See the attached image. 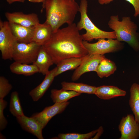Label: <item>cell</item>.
<instances>
[{
  "mask_svg": "<svg viewBox=\"0 0 139 139\" xmlns=\"http://www.w3.org/2000/svg\"><path fill=\"white\" fill-rule=\"evenodd\" d=\"M74 23L59 29L53 32L43 46L57 65L62 60L72 57H82L89 54L84 46L83 40Z\"/></svg>",
  "mask_w": 139,
  "mask_h": 139,
  "instance_id": "1",
  "label": "cell"
},
{
  "mask_svg": "<svg viewBox=\"0 0 139 139\" xmlns=\"http://www.w3.org/2000/svg\"><path fill=\"white\" fill-rule=\"evenodd\" d=\"M42 6L46 12L45 22L50 25L53 33L65 23H73L79 9L75 0H46Z\"/></svg>",
  "mask_w": 139,
  "mask_h": 139,
  "instance_id": "2",
  "label": "cell"
},
{
  "mask_svg": "<svg viewBox=\"0 0 139 139\" xmlns=\"http://www.w3.org/2000/svg\"><path fill=\"white\" fill-rule=\"evenodd\" d=\"M108 24L109 27L115 32L116 39L120 42H126L136 51L139 50L138 27L130 16H124L120 21L118 15H112Z\"/></svg>",
  "mask_w": 139,
  "mask_h": 139,
  "instance_id": "3",
  "label": "cell"
},
{
  "mask_svg": "<svg viewBox=\"0 0 139 139\" xmlns=\"http://www.w3.org/2000/svg\"><path fill=\"white\" fill-rule=\"evenodd\" d=\"M88 3L87 0H81L79 12L81 14L80 21L77 27L79 31L84 29L85 33L82 35L83 41H90L94 39L100 38L116 39L114 31H107L97 27L93 23L87 14Z\"/></svg>",
  "mask_w": 139,
  "mask_h": 139,
  "instance_id": "4",
  "label": "cell"
},
{
  "mask_svg": "<svg viewBox=\"0 0 139 139\" xmlns=\"http://www.w3.org/2000/svg\"><path fill=\"white\" fill-rule=\"evenodd\" d=\"M8 21H0V50L4 60L12 59L13 53L18 43Z\"/></svg>",
  "mask_w": 139,
  "mask_h": 139,
  "instance_id": "5",
  "label": "cell"
},
{
  "mask_svg": "<svg viewBox=\"0 0 139 139\" xmlns=\"http://www.w3.org/2000/svg\"><path fill=\"white\" fill-rule=\"evenodd\" d=\"M41 46L33 41L29 43L18 42L12 59L14 61L22 63L33 64L37 59Z\"/></svg>",
  "mask_w": 139,
  "mask_h": 139,
  "instance_id": "6",
  "label": "cell"
},
{
  "mask_svg": "<svg viewBox=\"0 0 139 139\" xmlns=\"http://www.w3.org/2000/svg\"><path fill=\"white\" fill-rule=\"evenodd\" d=\"M99 39L97 42L93 43L83 41V43L88 54H91L103 55L118 51L123 48V44L117 39Z\"/></svg>",
  "mask_w": 139,
  "mask_h": 139,
  "instance_id": "7",
  "label": "cell"
},
{
  "mask_svg": "<svg viewBox=\"0 0 139 139\" xmlns=\"http://www.w3.org/2000/svg\"><path fill=\"white\" fill-rule=\"evenodd\" d=\"M121 134L119 139H138L139 138V123L133 114L123 117L118 125Z\"/></svg>",
  "mask_w": 139,
  "mask_h": 139,
  "instance_id": "8",
  "label": "cell"
},
{
  "mask_svg": "<svg viewBox=\"0 0 139 139\" xmlns=\"http://www.w3.org/2000/svg\"><path fill=\"white\" fill-rule=\"evenodd\" d=\"M105 57L104 55L88 54L85 56L81 64L75 69L71 77L72 80H77L85 73L91 71L96 72L101 61Z\"/></svg>",
  "mask_w": 139,
  "mask_h": 139,
  "instance_id": "9",
  "label": "cell"
},
{
  "mask_svg": "<svg viewBox=\"0 0 139 139\" xmlns=\"http://www.w3.org/2000/svg\"><path fill=\"white\" fill-rule=\"evenodd\" d=\"M69 104L68 101L55 103L52 106L46 107L40 112L33 114L31 117L38 122L43 129L53 117L62 113Z\"/></svg>",
  "mask_w": 139,
  "mask_h": 139,
  "instance_id": "10",
  "label": "cell"
},
{
  "mask_svg": "<svg viewBox=\"0 0 139 139\" xmlns=\"http://www.w3.org/2000/svg\"><path fill=\"white\" fill-rule=\"evenodd\" d=\"M5 16L9 23L24 26L34 27L39 23L37 15L34 13L26 14L22 12H7Z\"/></svg>",
  "mask_w": 139,
  "mask_h": 139,
  "instance_id": "11",
  "label": "cell"
},
{
  "mask_svg": "<svg viewBox=\"0 0 139 139\" xmlns=\"http://www.w3.org/2000/svg\"><path fill=\"white\" fill-rule=\"evenodd\" d=\"M57 67L49 71L45 75L42 82L29 92V95L34 101H38L43 97L49 88L56 77Z\"/></svg>",
  "mask_w": 139,
  "mask_h": 139,
  "instance_id": "12",
  "label": "cell"
},
{
  "mask_svg": "<svg viewBox=\"0 0 139 139\" xmlns=\"http://www.w3.org/2000/svg\"><path fill=\"white\" fill-rule=\"evenodd\" d=\"M16 118L18 122L24 130L33 135L39 139H44L42 134L43 128L34 118L24 115Z\"/></svg>",
  "mask_w": 139,
  "mask_h": 139,
  "instance_id": "13",
  "label": "cell"
},
{
  "mask_svg": "<svg viewBox=\"0 0 139 139\" xmlns=\"http://www.w3.org/2000/svg\"><path fill=\"white\" fill-rule=\"evenodd\" d=\"M9 24L11 31L18 42L29 43L32 42L35 26L26 27L10 23Z\"/></svg>",
  "mask_w": 139,
  "mask_h": 139,
  "instance_id": "14",
  "label": "cell"
},
{
  "mask_svg": "<svg viewBox=\"0 0 139 139\" xmlns=\"http://www.w3.org/2000/svg\"><path fill=\"white\" fill-rule=\"evenodd\" d=\"M53 33L50 25L45 22L39 23L34 26L32 41L40 46H43L50 39Z\"/></svg>",
  "mask_w": 139,
  "mask_h": 139,
  "instance_id": "15",
  "label": "cell"
},
{
  "mask_svg": "<svg viewBox=\"0 0 139 139\" xmlns=\"http://www.w3.org/2000/svg\"><path fill=\"white\" fill-rule=\"evenodd\" d=\"M126 94L125 91L117 87L105 85L96 87L94 93L100 99L105 100L119 96H124Z\"/></svg>",
  "mask_w": 139,
  "mask_h": 139,
  "instance_id": "16",
  "label": "cell"
},
{
  "mask_svg": "<svg viewBox=\"0 0 139 139\" xmlns=\"http://www.w3.org/2000/svg\"><path fill=\"white\" fill-rule=\"evenodd\" d=\"M32 64L37 67L38 73L45 75L49 71L50 67L54 64L50 55L41 46L37 59Z\"/></svg>",
  "mask_w": 139,
  "mask_h": 139,
  "instance_id": "17",
  "label": "cell"
},
{
  "mask_svg": "<svg viewBox=\"0 0 139 139\" xmlns=\"http://www.w3.org/2000/svg\"><path fill=\"white\" fill-rule=\"evenodd\" d=\"M84 57H70L61 60L57 65L56 77L67 71L76 69L81 64Z\"/></svg>",
  "mask_w": 139,
  "mask_h": 139,
  "instance_id": "18",
  "label": "cell"
},
{
  "mask_svg": "<svg viewBox=\"0 0 139 139\" xmlns=\"http://www.w3.org/2000/svg\"><path fill=\"white\" fill-rule=\"evenodd\" d=\"M9 68L12 73L25 76H30L39 72L37 67L33 64L29 65L15 61L10 65Z\"/></svg>",
  "mask_w": 139,
  "mask_h": 139,
  "instance_id": "19",
  "label": "cell"
},
{
  "mask_svg": "<svg viewBox=\"0 0 139 139\" xmlns=\"http://www.w3.org/2000/svg\"><path fill=\"white\" fill-rule=\"evenodd\" d=\"M129 104L136 120L139 123V84H132L130 89Z\"/></svg>",
  "mask_w": 139,
  "mask_h": 139,
  "instance_id": "20",
  "label": "cell"
},
{
  "mask_svg": "<svg viewBox=\"0 0 139 139\" xmlns=\"http://www.w3.org/2000/svg\"><path fill=\"white\" fill-rule=\"evenodd\" d=\"M62 89L66 90L74 91L77 92L94 94L96 88L82 83L63 82L61 83Z\"/></svg>",
  "mask_w": 139,
  "mask_h": 139,
  "instance_id": "21",
  "label": "cell"
},
{
  "mask_svg": "<svg viewBox=\"0 0 139 139\" xmlns=\"http://www.w3.org/2000/svg\"><path fill=\"white\" fill-rule=\"evenodd\" d=\"M81 93L74 91L52 89L51 91L50 98L54 103H61L68 101L71 98L80 95Z\"/></svg>",
  "mask_w": 139,
  "mask_h": 139,
  "instance_id": "22",
  "label": "cell"
},
{
  "mask_svg": "<svg viewBox=\"0 0 139 139\" xmlns=\"http://www.w3.org/2000/svg\"><path fill=\"white\" fill-rule=\"evenodd\" d=\"M116 69V66L113 62L105 57L101 61L96 72L100 78H102L113 74Z\"/></svg>",
  "mask_w": 139,
  "mask_h": 139,
  "instance_id": "23",
  "label": "cell"
},
{
  "mask_svg": "<svg viewBox=\"0 0 139 139\" xmlns=\"http://www.w3.org/2000/svg\"><path fill=\"white\" fill-rule=\"evenodd\" d=\"M9 111L16 118L24 115L21 105L19 93L16 91L11 93L10 100Z\"/></svg>",
  "mask_w": 139,
  "mask_h": 139,
  "instance_id": "24",
  "label": "cell"
},
{
  "mask_svg": "<svg viewBox=\"0 0 139 139\" xmlns=\"http://www.w3.org/2000/svg\"><path fill=\"white\" fill-rule=\"evenodd\" d=\"M97 129L93 130L88 133L81 134L76 133H60L57 136L52 138L54 139H91L95 135Z\"/></svg>",
  "mask_w": 139,
  "mask_h": 139,
  "instance_id": "25",
  "label": "cell"
},
{
  "mask_svg": "<svg viewBox=\"0 0 139 139\" xmlns=\"http://www.w3.org/2000/svg\"><path fill=\"white\" fill-rule=\"evenodd\" d=\"M12 85L8 80L3 76L0 77V99H3L12 90Z\"/></svg>",
  "mask_w": 139,
  "mask_h": 139,
  "instance_id": "26",
  "label": "cell"
},
{
  "mask_svg": "<svg viewBox=\"0 0 139 139\" xmlns=\"http://www.w3.org/2000/svg\"><path fill=\"white\" fill-rule=\"evenodd\" d=\"M7 102L3 99H0V130L2 131L6 127L8 124L7 120L4 116V110L6 107Z\"/></svg>",
  "mask_w": 139,
  "mask_h": 139,
  "instance_id": "27",
  "label": "cell"
},
{
  "mask_svg": "<svg viewBox=\"0 0 139 139\" xmlns=\"http://www.w3.org/2000/svg\"><path fill=\"white\" fill-rule=\"evenodd\" d=\"M131 4L134 7L135 12L134 16L139 18V0H125Z\"/></svg>",
  "mask_w": 139,
  "mask_h": 139,
  "instance_id": "28",
  "label": "cell"
},
{
  "mask_svg": "<svg viewBox=\"0 0 139 139\" xmlns=\"http://www.w3.org/2000/svg\"><path fill=\"white\" fill-rule=\"evenodd\" d=\"M103 132V129L102 126H100L97 129V131L95 136L91 139H99Z\"/></svg>",
  "mask_w": 139,
  "mask_h": 139,
  "instance_id": "29",
  "label": "cell"
},
{
  "mask_svg": "<svg viewBox=\"0 0 139 139\" xmlns=\"http://www.w3.org/2000/svg\"><path fill=\"white\" fill-rule=\"evenodd\" d=\"M114 0H98L99 4L103 5L109 4L113 2Z\"/></svg>",
  "mask_w": 139,
  "mask_h": 139,
  "instance_id": "30",
  "label": "cell"
},
{
  "mask_svg": "<svg viewBox=\"0 0 139 139\" xmlns=\"http://www.w3.org/2000/svg\"><path fill=\"white\" fill-rule=\"evenodd\" d=\"M6 1L9 4H11L15 2L23 3L25 0H6Z\"/></svg>",
  "mask_w": 139,
  "mask_h": 139,
  "instance_id": "31",
  "label": "cell"
},
{
  "mask_svg": "<svg viewBox=\"0 0 139 139\" xmlns=\"http://www.w3.org/2000/svg\"><path fill=\"white\" fill-rule=\"evenodd\" d=\"M29 1L34 3H38L42 2L43 3H44V0H28Z\"/></svg>",
  "mask_w": 139,
  "mask_h": 139,
  "instance_id": "32",
  "label": "cell"
},
{
  "mask_svg": "<svg viewBox=\"0 0 139 139\" xmlns=\"http://www.w3.org/2000/svg\"><path fill=\"white\" fill-rule=\"evenodd\" d=\"M0 139H5V137L2 134L0 133Z\"/></svg>",
  "mask_w": 139,
  "mask_h": 139,
  "instance_id": "33",
  "label": "cell"
},
{
  "mask_svg": "<svg viewBox=\"0 0 139 139\" xmlns=\"http://www.w3.org/2000/svg\"><path fill=\"white\" fill-rule=\"evenodd\" d=\"M46 0H44V3H43V4H44V3L45 2V1Z\"/></svg>",
  "mask_w": 139,
  "mask_h": 139,
  "instance_id": "34",
  "label": "cell"
}]
</instances>
